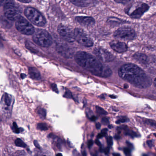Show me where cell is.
Segmentation results:
<instances>
[{"mask_svg": "<svg viewBox=\"0 0 156 156\" xmlns=\"http://www.w3.org/2000/svg\"><path fill=\"white\" fill-rule=\"evenodd\" d=\"M146 143H147L148 146L150 147V148H151V147H152V146H153V143L152 141H151V140L147 141V142H146Z\"/></svg>", "mask_w": 156, "mask_h": 156, "instance_id": "f35d334b", "label": "cell"}, {"mask_svg": "<svg viewBox=\"0 0 156 156\" xmlns=\"http://www.w3.org/2000/svg\"><path fill=\"white\" fill-rule=\"evenodd\" d=\"M75 19L80 24L84 26H92L95 24V20L92 17L79 16V17H76Z\"/></svg>", "mask_w": 156, "mask_h": 156, "instance_id": "5bb4252c", "label": "cell"}, {"mask_svg": "<svg viewBox=\"0 0 156 156\" xmlns=\"http://www.w3.org/2000/svg\"><path fill=\"white\" fill-rule=\"evenodd\" d=\"M107 143H108L109 146H112L113 143L112 137H110V136L108 137L107 138Z\"/></svg>", "mask_w": 156, "mask_h": 156, "instance_id": "f1b7e54d", "label": "cell"}, {"mask_svg": "<svg viewBox=\"0 0 156 156\" xmlns=\"http://www.w3.org/2000/svg\"><path fill=\"white\" fill-rule=\"evenodd\" d=\"M102 124L104 125H107L109 124V119L107 117H103L102 119Z\"/></svg>", "mask_w": 156, "mask_h": 156, "instance_id": "83f0119b", "label": "cell"}, {"mask_svg": "<svg viewBox=\"0 0 156 156\" xmlns=\"http://www.w3.org/2000/svg\"><path fill=\"white\" fill-rule=\"evenodd\" d=\"M82 154H83V156H86L87 154L85 152H82Z\"/></svg>", "mask_w": 156, "mask_h": 156, "instance_id": "f907efd6", "label": "cell"}, {"mask_svg": "<svg viewBox=\"0 0 156 156\" xmlns=\"http://www.w3.org/2000/svg\"><path fill=\"white\" fill-rule=\"evenodd\" d=\"M93 144V141L92 140H90L87 143V146L88 148H90Z\"/></svg>", "mask_w": 156, "mask_h": 156, "instance_id": "74e56055", "label": "cell"}, {"mask_svg": "<svg viewBox=\"0 0 156 156\" xmlns=\"http://www.w3.org/2000/svg\"><path fill=\"white\" fill-rule=\"evenodd\" d=\"M119 77L139 88H146L152 84V80L144 71L132 63L125 64L119 68Z\"/></svg>", "mask_w": 156, "mask_h": 156, "instance_id": "7a4b0ae2", "label": "cell"}, {"mask_svg": "<svg viewBox=\"0 0 156 156\" xmlns=\"http://www.w3.org/2000/svg\"><path fill=\"white\" fill-rule=\"evenodd\" d=\"M2 40V37H1V35L0 34V40Z\"/></svg>", "mask_w": 156, "mask_h": 156, "instance_id": "11a10c76", "label": "cell"}, {"mask_svg": "<svg viewBox=\"0 0 156 156\" xmlns=\"http://www.w3.org/2000/svg\"><path fill=\"white\" fill-rule=\"evenodd\" d=\"M64 97H65V98H68V99H71V98H72V96L71 93L69 91V90H68L64 94Z\"/></svg>", "mask_w": 156, "mask_h": 156, "instance_id": "f546056e", "label": "cell"}, {"mask_svg": "<svg viewBox=\"0 0 156 156\" xmlns=\"http://www.w3.org/2000/svg\"><path fill=\"white\" fill-rule=\"evenodd\" d=\"M127 121V118L125 117H122L120 118L119 119L116 121V123L117 124H119L120 123H124V122H126Z\"/></svg>", "mask_w": 156, "mask_h": 156, "instance_id": "4316f807", "label": "cell"}, {"mask_svg": "<svg viewBox=\"0 0 156 156\" xmlns=\"http://www.w3.org/2000/svg\"><path fill=\"white\" fill-rule=\"evenodd\" d=\"M74 40L81 46H84L91 47L93 46V42L87 34L80 28H76L74 31Z\"/></svg>", "mask_w": 156, "mask_h": 156, "instance_id": "ba28073f", "label": "cell"}, {"mask_svg": "<svg viewBox=\"0 0 156 156\" xmlns=\"http://www.w3.org/2000/svg\"><path fill=\"white\" fill-rule=\"evenodd\" d=\"M34 146L37 149H40V144H39V143L37 140H34Z\"/></svg>", "mask_w": 156, "mask_h": 156, "instance_id": "836d02e7", "label": "cell"}, {"mask_svg": "<svg viewBox=\"0 0 156 156\" xmlns=\"http://www.w3.org/2000/svg\"><path fill=\"white\" fill-rule=\"evenodd\" d=\"M125 134L127 136H131V137H137L138 135L135 132L132 131H130L129 130H125Z\"/></svg>", "mask_w": 156, "mask_h": 156, "instance_id": "484cf974", "label": "cell"}, {"mask_svg": "<svg viewBox=\"0 0 156 156\" xmlns=\"http://www.w3.org/2000/svg\"><path fill=\"white\" fill-rule=\"evenodd\" d=\"M52 88L54 91L56 93H58V89H57L56 85L54 84H52Z\"/></svg>", "mask_w": 156, "mask_h": 156, "instance_id": "d590c367", "label": "cell"}, {"mask_svg": "<svg viewBox=\"0 0 156 156\" xmlns=\"http://www.w3.org/2000/svg\"><path fill=\"white\" fill-rule=\"evenodd\" d=\"M58 32L60 36L68 42H72L75 40L74 37V32L66 26L60 24L58 27Z\"/></svg>", "mask_w": 156, "mask_h": 156, "instance_id": "8fae6325", "label": "cell"}, {"mask_svg": "<svg viewBox=\"0 0 156 156\" xmlns=\"http://www.w3.org/2000/svg\"><path fill=\"white\" fill-rule=\"evenodd\" d=\"M25 46L28 49L29 51H31V52H33V53H35L37 52L36 49L34 48V47H33V46H32V45H31V43L27 42V43H26Z\"/></svg>", "mask_w": 156, "mask_h": 156, "instance_id": "d4e9b609", "label": "cell"}, {"mask_svg": "<svg viewBox=\"0 0 156 156\" xmlns=\"http://www.w3.org/2000/svg\"><path fill=\"white\" fill-rule=\"evenodd\" d=\"M95 143H96L98 146H99V147H100V151L102 152L103 151V149H102V144H101V143H100L99 140H96Z\"/></svg>", "mask_w": 156, "mask_h": 156, "instance_id": "1f68e13d", "label": "cell"}, {"mask_svg": "<svg viewBox=\"0 0 156 156\" xmlns=\"http://www.w3.org/2000/svg\"><path fill=\"white\" fill-rule=\"evenodd\" d=\"M147 121H148L149 124L151 125L152 126H154V127L156 126V122H155V121H154V120H147Z\"/></svg>", "mask_w": 156, "mask_h": 156, "instance_id": "e575fe53", "label": "cell"}, {"mask_svg": "<svg viewBox=\"0 0 156 156\" xmlns=\"http://www.w3.org/2000/svg\"><path fill=\"white\" fill-rule=\"evenodd\" d=\"M75 59L80 66L95 76L104 78L111 76L112 72L110 67L104 65L92 54L79 51L75 54Z\"/></svg>", "mask_w": 156, "mask_h": 156, "instance_id": "6da1fadb", "label": "cell"}, {"mask_svg": "<svg viewBox=\"0 0 156 156\" xmlns=\"http://www.w3.org/2000/svg\"><path fill=\"white\" fill-rule=\"evenodd\" d=\"M114 138L116 140H118L120 138V137L119 136H116L114 137Z\"/></svg>", "mask_w": 156, "mask_h": 156, "instance_id": "7dc6e473", "label": "cell"}, {"mask_svg": "<svg viewBox=\"0 0 156 156\" xmlns=\"http://www.w3.org/2000/svg\"><path fill=\"white\" fill-rule=\"evenodd\" d=\"M113 156H121L119 153H113Z\"/></svg>", "mask_w": 156, "mask_h": 156, "instance_id": "f6af8a7d", "label": "cell"}, {"mask_svg": "<svg viewBox=\"0 0 156 156\" xmlns=\"http://www.w3.org/2000/svg\"><path fill=\"white\" fill-rule=\"evenodd\" d=\"M96 119H97V118H96V116H92L90 118V119L93 121H95V120H96Z\"/></svg>", "mask_w": 156, "mask_h": 156, "instance_id": "b9f144b4", "label": "cell"}, {"mask_svg": "<svg viewBox=\"0 0 156 156\" xmlns=\"http://www.w3.org/2000/svg\"><path fill=\"white\" fill-rule=\"evenodd\" d=\"M57 52L65 58H70L72 56L73 52L68 45L63 43H60L56 46Z\"/></svg>", "mask_w": 156, "mask_h": 156, "instance_id": "7c38bea8", "label": "cell"}, {"mask_svg": "<svg viewBox=\"0 0 156 156\" xmlns=\"http://www.w3.org/2000/svg\"><path fill=\"white\" fill-rule=\"evenodd\" d=\"M96 127L97 129H99L101 127V124L100 123H98L96 124Z\"/></svg>", "mask_w": 156, "mask_h": 156, "instance_id": "7bdbcfd3", "label": "cell"}, {"mask_svg": "<svg viewBox=\"0 0 156 156\" xmlns=\"http://www.w3.org/2000/svg\"><path fill=\"white\" fill-rule=\"evenodd\" d=\"M126 143L128 145V146H130V149H133V146L132 144L131 143H129V142H126Z\"/></svg>", "mask_w": 156, "mask_h": 156, "instance_id": "ab89813d", "label": "cell"}, {"mask_svg": "<svg viewBox=\"0 0 156 156\" xmlns=\"http://www.w3.org/2000/svg\"><path fill=\"white\" fill-rule=\"evenodd\" d=\"M15 144L16 146L23 148H25L27 146V145L20 138H17L16 140L15 141Z\"/></svg>", "mask_w": 156, "mask_h": 156, "instance_id": "ffe728a7", "label": "cell"}, {"mask_svg": "<svg viewBox=\"0 0 156 156\" xmlns=\"http://www.w3.org/2000/svg\"><path fill=\"white\" fill-rule=\"evenodd\" d=\"M96 111L99 114H101V115H106L108 114V113L104 109L100 107L97 106L96 107Z\"/></svg>", "mask_w": 156, "mask_h": 156, "instance_id": "603a6c76", "label": "cell"}, {"mask_svg": "<svg viewBox=\"0 0 156 156\" xmlns=\"http://www.w3.org/2000/svg\"><path fill=\"white\" fill-rule=\"evenodd\" d=\"M4 2H5V1H0V6H1Z\"/></svg>", "mask_w": 156, "mask_h": 156, "instance_id": "c3c4849f", "label": "cell"}, {"mask_svg": "<svg viewBox=\"0 0 156 156\" xmlns=\"http://www.w3.org/2000/svg\"><path fill=\"white\" fill-rule=\"evenodd\" d=\"M71 2L77 6L86 7L90 4L91 1H72Z\"/></svg>", "mask_w": 156, "mask_h": 156, "instance_id": "ac0fdd59", "label": "cell"}, {"mask_svg": "<svg viewBox=\"0 0 156 156\" xmlns=\"http://www.w3.org/2000/svg\"><path fill=\"white\" fill-rule=\"evenodd\" d=\"M133 57L135 60L142 64H146L148 62V57L144 54L137 53L134 54Z\"/></svg>", "mask_w": 156, "mask_h": 156, "instance_id": "9a60e30c", "label": "cell"}, {"mask_svg": "<svg viewBox=\"0 0 156 156\" xmlns=\"http://www.w3.org/2000/svg\"><path fill=\"white\" fill-rule=\"evenodd\" d=\"M107 131H108V129H104L101 131V134L103 135V136L105 137L106 136L107 133Z\"/></svg>", "mask_w": 156, "mask_h": 156, "instance_id": "d6a6232c", "label": "cell"}, {"mask_svg": "<svg viewBox=\"0 0 156 156\" xmlns=\"http://www.w3.org/2000/svg\"><path fill=\"white\" fill-rule=\"evenodd\" d=\"M19 1L21 2H22V3H28V2H30L31 1H28V0H19Z\"/></svg>", "mask_w": 156, "mask_h": 156, "instance_id": "60d3db41", "label": "cell"}, {"mask_svg": "<svg viewBox=\"0 0 156 156\" xmlns=\"http://www.w3.org/2000/svg\"><path fill=\"white\" fill-rule=\"evenodd\" d=\"M11 99L10 97L8 96L7 94H5V96H4V102H5V104L6 105H7L8 106L11 105Z\"/></svg>", "mask_w": 156, "mask_h": 156, "instance_id": "cb8c5ba5", "label": "cell"}, {"mask_svg": "<svg viewBox=\"0 0 156 156\" xmlns=\"http://www.w3.org/2000/svg\"><path fill=\"white\" fill-rule=\"evenodd\" d=\"M103 137H104V136H103L100 133H99V134H98V136H97V138H98V139L102 138Z\"/></svg>", "mask_w": 156, "mask_h": 156, "instance_id": "ee69618b", "label": "cell"}, {"mask_svg": "<svg viewBox=\"0 0 156 156\" xmlns=\"http://www.w3.org/2000/svg\"><path fill=\"white\" fill-rule=\"evenodd\" d=\"M124 152L125 154L127 155V156L130 155L131 154V150L128 148H125L124 149Z\"/></svg>", "mask_w": 156, "mask_h": 156, "instance_id": "4dcf8cb0", "label": "cell"}, {"mask_svg": "<svg viewBox=\"0 0 156 156\" xmlns=\"http://www.w3.org/2000/svg\"><path fill=\"white\" fill-rule=\"evenodd\" d=\"M25 74H22L21 75V77L23 79L26 77Z\"/></svg>", "mask_w": 156, "mask_h": 156, "instance_id": "bcb514c9", "label": "cell"}, {"mask_svg": "<svg viewBox=\"0 0 156 156\" xmlns=\"http://www.w3.org/2000/svg\"><path fill=\"white\" fill-rule=\"evenodd\" d=\"M93 53L100 62H110L115 58L113 54L102 48H96L93 51Z\"/></svg>", "mask_w": 156, "mask_h": 156, "instance_id": "30bf717a", "label": "cell"}, {"mask_svg": "<svg viewBox=\"0 0 156 156\" xmlns=\"http://www.w3.org/2000/svg\"><path fill=\"white\" fill-rule=\"evenodd\" d=\"M110 46L113 51L118 53L125 52L127 51L128 47L123 42L113 41L110 43Z\"/></svg>", "mask_w": 156, "mask_h": 156, "instance_id": "4fadbf2b", "label": "cell"}, {"mask_svg": "<svg viewBox=\"0 0 156 156\" xmlns=\"http://www.w3.org/2000/svg\"><path fill=\"white\" fill-rule=\"evenodd\" d=\"M33 40L36 44L42 47H48L52 44V38L47 31L38 29L34 31Z\"/></svg>", "mask_w": 156, "mask_h": 156, "instance_id": "3957f363", "label": "cell"}, {"mask_svg": "<svg viewBox=\"0 0 156 156\" xmlns=\"http://www.w3.org/2000/svg\"><path fill=\"white\" fill-rule=\"evenodd\" d=\"M0 24L1 26L5 28H10L12 26L11 21L8 19L6 17H2L0 18Z\"/></svg>", "mask_w": 156, "mask_h": 156, "instance_id": "e0dca14e", "label": "cell"}, {"mask_svg": "<svg viewBox=\"0 0 156 156\" xmlns=\"http://www.w3.org/2000/svg\"><path fill=\"white\" fill-rule=\"evenodd\" d=\"M37 129L40 131H47L48 129L47 125L45 123H40L38 124L37 126Z\"/></svg>", "mask_w": 156, "mask_h": 156, "instance_id": "7402d4cb", "label": "cell"}, {"mask_svg": "<svg viewBox=\"0 0 156 156\" xmlns=\"http://www.w3.org/2000/svg\"><path fill=\"white\" fill-rule=\"evenodd\" d=\"M110 148L109 146L106 147L105 149L104 150V152L105 154L106 155H108L109 152H110Z\"/></svg>", "mask_w": 156, "mask_h": 156, "instance_id": "8d00e7d4", "label": "cell"}, {"mask_svg": "<svg viewBox=\"0 0 156 156\" xmlns=\"http://www.w3.org/2000/svg\"><path fill=\"white\" fill-rule=\"evenodd\" d=\"M24 14L28 19L35 25L43 27L46 23V21L43 15L34 8L28 7L25 9Z\"/></svg>", "mask_w": 156, "mask_h": 156, "instance_id": "5b68a950", "label": "cell"}, {"mask_svg": "<svg viewBox=\"0 0 156 156\" xmlns=\"http://www.w3.org/2000/svg\"><path fill=\"white\" fill-rule=\"evenodd\" d=\"M108 127H109V128H110V129H111V128H112V126L111 125H108Z\"/></svg>", "mask_w": 156, "mask_h": 156, "instance_id": "f5cc1de1", "label": "cell"}, {"mask_svg": "<svg viewBox=\"0 0 156 156\" xmlns=\"http://www.w3.org/2000/svg\"><path fill=\"white\" fill-rule=\"evenodd\" d=\"M142 156H149V155H147V154H143V155H142Z\"/></svg>", "mask_w": 156, "mask_h": 156, "instance_id": "db71d44e", "label": "cell"}, {"mask_svg": "<svg viewBox=\"0 0 156 156\" xmlns=\"http://www.w3.org/2000/svg\"><path fill=\"white\" fill-rule=\"evenodd\" d=\"M114 37L125 40H131L136 37L135 30L129 27H122L114 32Z\"/></svg>", "mask_w": 156, "mask_h": 156, "instance_id": "9c48e42d", "label": "cell"}, {"mask_svg": "<svg viewBox=\"0 0 156 156\" xmlns=\"http://www.w3.org/2000/svg\"><path fill=\"white\" fill-rule=\"evenodd\" d=\"M28 74L31 78L39 80L40 78V74L38 69L35 67H30L28 68Z\"/></svg>", "mask_w": 156, "mask_h": 156, "instance_id": "2e32d148", "label": "cell"}, {"mask_svg": "<svg viewBox=\"0 0 156 156\" xmlns=\"http://www.w3.org/2000/svg\"><path fill=\"white\" fill-rule=\"evenodd\" d=\"M56 156H63L62 154L60 153H57L56 155Z\"/></svg>", "mask_w": 156, "mask_h": 156, "instance_id": "681fc988", "label": "cell"}, {"mask_svg": "<svg viewBox=\"0 0 156 156\" xmlns=\"http://www.w3.org/2000/svg\"><path fill=\"white\" fill-rule=\"evenodd\" d=\"M5 17L11 21H16L21 16L20 7L13 1H7L4 6Z\"/></svg>", "mask_w": 156, "mask_h": 156, "instance_id": "277c9868", "label": "cell"}, {"mask_svg": "<svg viewBox=\"0 0 156 156\" xmlns=\"http://www.w3.org/2000/svg\"><path fill=\"white\" fill-rule=\"evenodd\" d=\"M37 113L40 118L44 119L46 116V111L44 108H40L37 110Z\"/></svg>", "mask_w": 156, "mask_h": 156, "instance_id": "d6986e66", "label": "cell"}, {"mask_svg": "<svg viewBox=\"0 0 156 156\" xmlns=\"http://www.w3.org/2000/svg\"><path fill=\"white\" fill-rule=\"evenodd\" d=\"M13 131L15 133H17V134H19L20 132H22V131H23V129L22 128H19L17 125V123L16 122H13V128H12Z\"/></svg>", "mask_w": 156, "mask_h": 156, "instance_id": "44dd1931", "label": "cell"}, {"mask_svg": "<svg viewBox=\"0 0 156 156\" xmlns=\"http://www.w3.org/2000/svg\"><path fill=\"white\" fill-rule=\"evenodd\" d=\"M110 98H113V99H115V98H116V96H110Z\"/></svg>", "mask_w": 156, "mask_h": 156, "instance_id": "816d5d0a", "label": "cell"}, {"mask_svg": "<svg viewBox=\"0 0 156 156\" xmlns=\"http://www.w3.org/2000/svg\"><path fill=\"white\" fill-rule=\"evenodd\" d=\"M149 5L141 2H134L126 8V13L133 19H139L149 10Z\"/></svg>", "mask_w": 156, "mask_h": 156, "instance_id": "8992f818", "label": "cell"}, {"mask_svg": "<svg viewBox=\"0 0 156 156\" xmlns=\"http://www.w3.org/2000/svg\"><path fill=\"white\" fill-rule=\"evenodd\" d=\"M15 25L17 30L25 35H32L35 31L32 24L21 16L16 21Z\"/></svg>", "mask_w": 156, "mask_h": 156, "instance_id": "52a82bcc", "label": "cell"}]
</instances>
